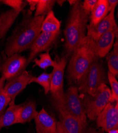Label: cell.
I'll return each instance as SVG.
<instances>
[{
  "label": "cell",
  "instance_id": "24",
  "mask_svg": "<svg viewBox=\"0 0 118 133\" xmlns=\"http://www.w3.org/2000/svg\"><path fill=\"white\" fill-rule=\"evenodd\" d=\"M51 74L43 72L38 77H33L29 82L28 84L35 83L41 85L45 91V93L47 94L50 91Z\"/></svg>",
  "mask_w": 118,
  "mask_h": 133
},
{
  "label": "cell",
  "instance_id": "11",
  "mask_svg": "<svg viewBox=\"0 0 118 133\" xmlns=\"http://www.w3.org/2000/svg\"><path fill=\"white\" fill-rule=\"evenodd\" d=\"M59 34V32L53 34L41 32L30 48V52L27 59V65L33 61L39 53L50 50V48L55 43Z\"/></svg>",
  "mask_w": 118,
  "mask_h": 133
},
{
  "label": "cell",
  "instance_id": "12",
  "mask_svg": "<svg viewBox=\"0 0 118 133\" xmlns=\"http://www.w3.org/2000/svg\"><path fill=\"white\" fill-rule=\"evenodd\" d=\"M34 76L30 72L25 70L17 78L10 81L4 87V91L11 99L9 106L15 104L17 96L27 87L29 81Z\"/></svg>",
  "mask_w": 118,
  "mask_h": 133
},
{
  "label": "cell",
  "instance_id": "33",
  "mask_svg": "<svg viewBox=\"0 0 118 133\" xmlns=\"http://www.w3.org/2000/svg\"><path fill=\"white\" fill-rule=\"evenodd\" d=\"M68 2L69 3L70 5L72 6L73 5H74L76 3L77 0H68Z\"/></svg>",
  "mask_w": 118,
  "mask_h": 133
},
{
  "label": "cell",
  "instance_id": "17",
  "mask_svg": "<svg viewBox=\"0 0 118 133\" xmlns=\"http://www.w3.org/2000/svg\"><path fill=\"white\" fill-rule=\"evenodd\" d=\"M38 112L34 101H29L22 103L18 111L17 124H25L35 119Z\"/></svg>",
  "mask_w": 118,
  "mask_h": 133
},
{
  "label": "cell",
  "instance_id": "25",
  "mask_svg": "<svg viewBox=\"0 0 118 133\" xmlns=\"http://www.w3.org/2000/svg\"><path fill=\"white\" fill-rule=\"evenodd\" d=\"M108 79L111 87V95L110 102L113 103L115 101L118 102V82L115 77L110 72H108Z\"/></svg>",
  "mask_w": 118,
  "mask_h": 133
},
{
  "label": "cell",
  "instance_id": "5",
  "mask_svg": "<svg viewBox=\"0 0 118 133\" xmlns=\"http://www.w3.org/2000/svg\"><path fill=\"white\" fill-rule=\"evenodd\" d=\"M81 96L87 117L95 120L106 104L110 102L111 90L105 84H102L93 96L82 94Z\"/></svg>",
  "mask_w": 118,
  "mask_h": 133
},
{
  "label": "cell",
  "instance_id": "9",
  "mask_svg": "<svg viewBox=\"0 0 118 133\" xmlns=\"http://www.w3.org/2000/svg\"><path fill=\"white\" fill-rule=\"evenodd\" d=\"M56 61L57 64L53 67L52 71L51 72L50 91L52 94V99L64 104V76L67 59L62 57Z\"/></svg>",
  "mask_w": 118,
  "mask_h": 133
},
{
  "label": "cell",
  "instance_id": "6",
  "mask_svg": "<svg viewBox=\"0 0 118 133\" xmlns=\"http://www.w3.org/2000/svg\"><path fill=\"white\" fill-rule=\"evenodd\" d=\"M0 64V74L7 82L11 81L22 74L26 70L27 59L19 53L13 54L10 57L4 58Z\"/></svg>",
  "mask_w": 118,
  "mask_h": 133
},
{
  "label": "cell",
  "instance_id": "13",
  "mask_svg": "<svg viewBox=\"0 0 118 133\" xmlns=\"http://www.w3.org/2000/svg\"><path fill=\"white\" fill-rule=\"evenodd\" d=\"M114 12L115 9H113L97 25L88 24L86 26V36L90 37L94 41H96L104 33L117 26L115 20Z\"/></svg>",
  "mask_w": 118,
  "mask_h": 133
},
{
  "label": "cell",
  "instance_id": "36",
  "mask_svg": "<svg viewBox=\"0 0 118 133\" xmlns=\"http://www.w3.org/2000/svg\"><path fill=\"white\" fill-rule=\"evenodd\" d=\"M2 58H1V57H0V64H1V62H2Z\"/></svg>",
  "mask_w": 118,
  "mask_h": 133
},
{
  "label": "cell",
  "instance_id": "32",
  "mask_svg": "<svg viewBox=\"0 0 118 133\" xmlns=\"http://www.w3.org/2000/svg\"><path fill=\"white\" fill-rule=\"evenodd\" d=\"M5 81V79L3 78V77H1V78H0V93L4 90Z\"/></svg>",
  "mask_w": 118,
  "mask_h": 133
},
{
  "label": "cell",
  "instance_id": "10",
  "mask_svg": "<svg viewBox=\"0 0 118 133\" xmlns=\"http://www.w3.org/2000/svg\"><path fill=\"white\" fill-rule=\"evenodd\" d=\"M96 120L98 127L105 131L118 129V102L115 104H107Z\"/></svg>",
  "mask_w": 118,
  "mask_h": 133
},
{
  "label": "cell",
  "instance_id": "23",
  "mask_svg": "<svg viewBox=\"0 0 118 133\" xmlns=\"http://www.w3.org/2000/svg\"><path fill=\"white\" fill-rule=\"evenodd\" d=\"M47 52L44 53H41L39 55L40 59H38L35 58L33 62H35V66H38L41 69L46 70L49 66H54L57 64V61L53 60L49 54V50L46 51Z\"/></svg>",
  "mask_w": 118,
  "mask_h": 133
},
{
  "label": "cell",
  "instance_id": "28",
  "mask_svg": "<svg viewBox=\"0 0 118 133\" xmlns=\"http://www.w3.org/2000/svg\"><path fill=\"white\" fill-rule=\"evenodd\" d=\"M97 2L98 0H85L82 2V8L84 11L90 15L91 11Z\"/></svg>",
  "mask_w": 118,
  "mask_h": 133
},
{
  "label": "cell",
  "instance_id": "16",
  "mask_svg": "<svg viewBox=\"0 0 118 133\" xmlns=\"http://www.w3.org/2000/svg\"><path fill=\"white\" fill-rule=\"evenodd\" d=\"M23 9L15 10L11 9L0 14V42L5 37L9 30Z\"/></svg>",
  "mask_w": 118,
  "mask_h": 133
},
{
  "label": "cell",
  "instance_id": "30",
  "mask_svg": "<svg viewBox=\"0 0 118 133\" xmlns=\"http://www.w3.org/2000/svg\"><path fill=\"white\" fill-rule=\"evenodd\" d=\"M108 2L109 4V11H110L113 9H115L118 3L117 0H108Z\"/></svg>",
  "mask_w": 118,
  "mask_h": 133
},
{
  "label": "cell",
  "instance_id": "20",
  "mask_svg": "<svg viewBox=\"0 0 118 133\" xmlns=\"http://www.w3.org/2000/svg\"><path fill=\"white\" fill-rule=\"evenodd\" d=\"M60 26L61 21L55 17L52 11H51L42 21L41 31L53 34L60 32Z\"/></svg>",
  "mask_w": 118,
  "mask_h": 133
},
{
  "label": "cell",
  "instance_id": "35",
  "mask_svg": "<svg viewBox=\"0 0 118 133\" xmlns=\"http://www.w3.org/2000/svg\"><path fill=\"white\" fill-rule=\"evenodd\" d=\"M109 133H118V129H111L108 131Z\"/></svg>",
  "mask_w": 118,
  "mask_h": 133
},
{
  "label": "cell",
  "instance_id": "4",
  "mask_svg": "<svg viewBox=\"0 0 118 133\" xmlns=\"http://www.w3.org/2000/svg\"><path fill=\"white\" fill-rule=\"evenodd\" d=\"M106 77L103 64L97 58L77 83L81 94L93 96L102 84H105Z\"/></svg>",
  "mask_w": 118,
  "mask_h": 133
},
{
  "label": "cell",
  "instance_id": "31",
  "mask_svg": "<svg viewBox=\"0 0 118 133\" xmlns=\"http://www.w3.org/2000/svg\"><path fill=\"white\" fill-rule=\"evenodd\" d=\"M56 133H67L59 121H58L57 123Z\"/></svg>",
  "mask_w": 118,
  "mask_h": 133
},
{
  "label": "cell",
  "instance_id": "22",
  "mask_svg": "<svg viewBox=\"0 0 118 133\" xmlns=\"http://www.w3.org/2000/svg\"><path fill=\"white\" fill-rule=\"evenodd\" d=\"M56 3L55 0H38L35 17L47 16Z\"/></svg>",
  "mask_w": 118,
  "mask_h": 133
},
{
  "label": "cell",
  "instance_id": "14",
  "mask_svg": "<svg viewBox=\"0 0 118 133\" xmlns=\"http://www.w3.org/2000/svg\"><path fill=\"white\" fill-rule=\"evenodd\" d=\"M115 37L117 39V26L104 33L99 39L95 41V52L99 58H103L111 50Z\"/></svg>",
  "mask_w": 118,
  "mask_h": 133
},
{
  "label": "cell",
  "instance_id": "18",
  "mask_svg": "<svg viewBox=\"0 0 118 133\" xmlns=\"http://www.w3.org/2000/svg\"><path fill=\"white\" fill-rule=\"evenodd\" d=\"M109 12L108 0H98L90 14V24L96 25L104 18Z\"/></svg>",
  "mask_w": 118,
  "mask_h": 133
},
{
  "label": "cell",
  "instance_id": "2",
  "mask_svg": "<svg viewBox=\"0 0 118 133\" xmlns=\"http://www.w3.org/2000/svg\"><path fill=\"white\" fill-rule=\"evenodd\" d=\"M89 16L83 10L81 1H77L72 6L64 30L65 38L64 50L66 59L71 56L75 49L86 36V26Z\"/></svg>",
  "mask_w": 118,
  "mask_h": 133
},
{
  "label": "cell",
  "instance_id": "34",
  "mask_svg": "<svg viewBox=\"0 0 118 133\" xmlns=\"http://www.w3.org/2000/svg\"><path fill=\"white\" fill-rule=\"evenodd\" d=\"M65 2V1H64V0H58V1H56V3H57L58 5H59L60 6H62V4Z\"/></svg>",
  "mask_w": 118,
  "mask_h": 133
},
{
  "label": "cell",
  "instance_id": "29",
  "mask_svg": "<svg viewBox=\"0 0 118 133\" xmlns=\"http://www.w3.org/2000/svg\"><path fill=\"white\" fill-rule=\"evenodd\" d=\"M26 1L30 5V10L31 11H33L36 8V6L38 2V0H27Z\"/></svg>",
  "mask_w": 118,
  "mask_h": 133
},
{
  "label": "cell",
  "instance_id": "19",
  "mask_svg": "<svg viewBox=\"0 0 118 133\" xmlns=\"http://www.w3.org/2000/svg\"><path fill=\"white\" fill-rule=\"evenodd\" d=\"M22 104L10 105L0 117V129L17 124L18 111Z\"/></svg>",
  "mask_w": 118,
  "mask_h": 133
},
{
  "label": "cell",
  "instance_id": "1",
  "mask_svg": "<svg viewBox=\"0 0 118 133\" xmlns=\"http://www.w3.org/2000/svg\"><path fill=\"white\" fill-rule=\"evenodd\" d=\"M22 12L23 15L22 21L7 39L3 52L7 57L30 49L41 32V25L45 17L33 16L29 10H23Z\"/></svg>",
  "mask_w": 118,
  "mask_h": 133
},
{
  "label": "cell",
  "instance_id": "7",
  "mask_svg": "<svg viewBox=\"0 0 118 133\" xmlns=\"http://www.w3.org/2000/svg\"><path fill=\"white\" fill-rule=\"evenodd\" d=\"M64 105L68 112L82 123L88 125L87 116L77 87L70 86L64 93Z\"/></svg>",
  "mask_w": 118,
  "mask_h": 133
},
{
  "label": "cell",
  "instance_id": "27",
  "mask_svg": "<svg viewBox=\"0 0 118 133\" xmlns=\"http://www.w3.org/2000/svg\"><path fill=\"white\" fill-rule=\"evenodd\" d=\"M11 99L5 93L4 90L0 93V117L4 113L7 106L10 104Z\"/></svg>",
  "mask_w": 118,
  "mask_h": 133
},
{
  "label": "cell",
  "instance_id": "3",
  "mask_svg": "<svg viewBox=\"0 0 118 133\" xmlns=\"http://www.w3.org/2000/svg\"><path fill=\"white\" fill-rule=\"evenodd\" d=\"M97 58L95 52V41L86 36L71 55L67 70L69 84L77 83Z\"/></svg>",
  "mask_w": 118,
  "mask_h": 133
},
{
  "label": "cell",
  "instance_id": "26",
  "mask_svg": "<svg viewBox=\"0 0 118 133\" xmlns=\"http://www.w3.org/2000/svg\"><path fill=\"white\" fill-rule=\"evenodd\" d=\"M0 2L9 6L15 10L24 9L28 4L26 1L23 2L22 0H1Z\"/></svg>",
  "mask_w": 118,
  "mask_h": 133
},
{
  "label": "cell",
  "instance_id": "15",
  "mask_svg": "<svg viewBox=\"0 0 118 133\" xmlns=\"http://www.w3.org/2000/svg\"><path fill=\"white\" fill-rule=\"evenodd\" d=\"M34 119L37 133H56L57 122L44 108H42Z\"/></svg>",
  "mask_w": 118,
  "mask_h": 133
},
{
  "label": "cell",
  "instance_id": "21",
  "mask_svg": "<svg viewBox=\"0 0 118 133\" xmlns=\"http://www.w3.org/2000/svg\"><path fill=\"white\" fill-rule=\"evenodd\" d=\"M108 60V68L110 72L115 77L118 74V42L116 39L114 44V48L111 52L106 55Z\"/></svg>",
  "mask_w": 118,
  "mask_h": 133
},
{
  "label": "cell",
  "instance_id": "8",
  "mask_svg": "<svg viewBox=\"0 0 118 133\" xmlns=\"http://www.w3.org/2000/svg\"><path fill=\"white\" fill-rule=\"evenodd\" d=\"M52 104L57 111L59 122L67 133H91L85 125L72 116L63 103L52 99Z\"/></svg>",
  "mask_w": 118,
  "mask_h": 133
}]
</instances>
